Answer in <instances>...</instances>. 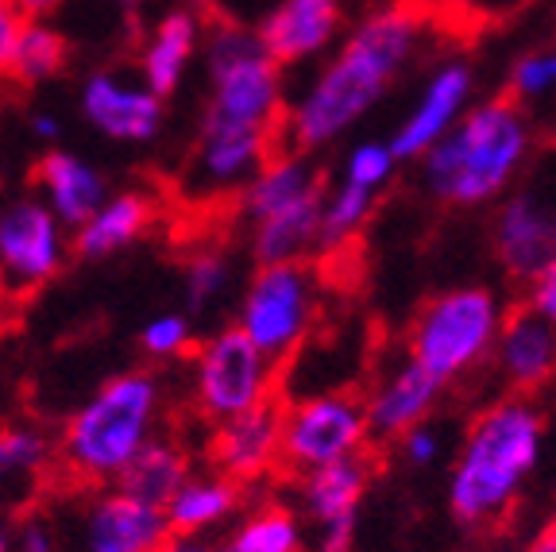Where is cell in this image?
<instances>
[{
  "label": "cell",
  "mask_w": 556,
  "mask_h": 552,
  "mask_svg": "<svg viewBox=\"0 0 556 552\" xmlns=\"http://www.w3.org/2000/svg\"><path fill=\"white\" fill-rule=\"evenodd\" d=\"M243 502V487L225 472H190L174 499L166 502V522H170L174 537H205L208 529H220L228 518H236V510Z\"/></svg>",
  "instance_id": "obj_25"
},
{
  "label": "cell",
  "mask_w": 556,
  "mask_h": 552,
  "mask_svg": "<svg viewBox=\"0 0 556 552\" xmlns=\"http://www.w3.org/2000/svg\"><path fill=\"white\" fill-rule=\"evenodd\" d=\"M495 260L514 283H530L556 255V155H545L495 209Z\"/></svg>",
  "instance_id": "obj_11"
},
{
  "label": "cell",
  "mask_w": 556,
  "mask_h": 552,
  "mask_svg": "<svg viewBox=\"0 0 556 552\" xmlns=\"http://www.w3.org/2000/svg\"><path fill=\"white\" fill-rule=\"evenodd\" d=\"M371 440L364 398L348 390H309L282 406V464L298 475L364 456Z\"/></svg>",
  "instance_id": "obj_10"
},
{
  "label": "cell",
  "mask_w": 556,
  "mask_h": 552,
  "mask_svg": "<svg viewBox=\"0 0 556 552\" xmlns=\"http://www.w3.org/2000/svg\"><path fill=\"white\" fill-rule=\"evenodd\" d=\"M74 541L78 552H163L174 541V529L163 506L113 484L81 502Z\"/></svg>",
  "instance_id": "obj_14"
},
{
  "label": "cell",
  "mask_w": 556,
  "mask_h": 552,
  "mask_svg": "<svg viewBox=\"0 0 556 552\" xmlns=\"http://www.w3.org/2000/svg\"><path fill=\"white\" fill-rule=\"evenodd\" d=\"M205 51V24L193 9L178 4L166 9L163 16L151 24V32L139 43L136 74L155 89L159 97H170L190 74L193 59Z\"/></svg>",
  "instance_id": "obj_21"
},
{
  "label": "cell",
  "mask_w": 556,
  "mask_h": 552,
  "mask_svg": "<svg viewBox=\"0 0 556 552\" xmlns=\"http://www.w3.org/2000/svg\"><path fill=\"white\" fill-rule=\"evenodd\" d=\"M236 283V267L232 260H228L220 248H201L193 251L190 260H186L182 267V293H186V310L193 313V317H201V313L217 310L220 302L228 298V290H232Z\"/></svg>",
  "instance_id": "obj_31"
},
{
  "label": "cell",
  "mask_w": 556,
  "mask_h": 552,
  "mask_svg": "<svg viewBox=\"0 0 556 552\" xmlns=\"http://www.w3.org/2000/svg\"><path fill=\"white\" fill-rule=\"evenodd\" d=\"M4 321H9V310H4V298H0V328H4Z\"/></svg>",
  "instance_id": "obj_45"
},
{
  "label": "cell",
  "mask_w": 556,
  "mask_h": 552,
  "mask_svg": "<svg viewBox=\"0 0 556 552\" xmlns=\"http://www.w3.org/2000/svg\"><path fill=\"white\" fill-rule=\"evenodd\" d=\"M506 325L503 298L486 286H452L421 305L406 352L444 387L460 382L495 355Z\"/></svg>",
  "instance_id": "obj_6"
},
{
  "label": "cell",
  "mask_w": 556,
  "mask_h": 552,
  "mask_svg": "<svg viewBox=\"0 0 556 552\" xmlns=\"http://www.w3.org/2000/svg\"><path fill=\"white\" fill-rule=\"evenodd\" d=\"M78 109L97 136L113 143H151L166 121V97H159L139 74L124 70H93L81 81Z\"/></svg>",
  "instance_id": "obj_15"
},
{
  "label": "cell",
  "mask_w": 556,
  "mask_h": 552,
  "mask_svg": "<svg viewBox=\"0 0 556 552\" xmlns=\"http://www.w3.org/2000/svg\"><path fill=\"white\" fill-rule=\"evenodd\" d=\"M59 456V440L31 422L0 425V502H16L39 484V475Z\"/></svg>",
  "instance_id": "obj_26"
},
{
  "label": "cell",
  "mask_w": 556,
  "mask_h": 552,
  "mask_svg": "<svg viewBox=\"0 0 556 552\" xmlns=\"http://www.w3.org/2000/svg\"><path fill=\"white\" fill-rule=\"evenodd\" d=\"M31 186L43 193L47 205L59 213L62 225L74 233L104 205L109 198V181L97 171L89 159H81L78 151H66V147H47L39 163H35Z\"/></svg>",
  "instance_id": "obj_22"
},
{
  "label": "cell",
  "mask_w": 556,
  "mask_h": 552,
  "mask_svg": "<svg viewBox=\"0 0 556 552\" xmlns=\"http://www.w3.org/2000/svg\"><path fill=\"white\" fill-rule=\"evenodd\" d=\"M205 116L201 124L278 131L287 109L282 62L263 47L260 32L220 24L205 35ZM282 136V131H278Z\"/></svg>",
  "instance_id": "obj_5"
},
{
  "label": "cell",
  "mask_w": 556,
  "mask_h": 552,
  "mask_svg": "<svg viewBox=\"0 0 556 552\" xmlns=\"http://www.w3.org/2000/svg\"><path fill=\"white\" fill-rule=\"evenodd\" d=\"M394 444H399L402 460H406L409 467H433L437 460H441V449H444L441 432H437L429 422H421V425H414L409 432H402Z\"/></svg>",
  "instance_id": "obj_35"
},
{
  "label": "cell",
  "mask_w": 556,
  "mask_h": 552,
  "mask_svg": "<svg viewBox=\"0 0 556 552\" xmlns=\"http://www.w3.org/2000/svg\"><path fill=\"white\" fill-rule=\"evenodd\" d=\"M556 93V47H538L514 59L510 66V97L518 104L545 101Z\"/></svg>",
  "instance_id": "obj_34"
},
{
  "label": "cell",
  "mask_w": 556,
  "mask_h": 552,
  "mask_svg": "<svg viewBox=\"0 0 556 552\" xmlns=\"http://www.w3.org/2000/svg\"><path fill=\"white\" fill-rule=\"evenodd\" d=\"M74 233L35 186H0V275L9 298H27L62 275Z\"/></svg>",
  "instance_id": "obj_9"
},
{
  "label": "cell",
  "mask_w": 556,
  "mask_h": 552,
  "mask_svg": "<svg viewBox=\"0 0 556 552\" xmlns=\"http://www.w3.org/2000/svg\"><path fill=\"white\" fill-rule=\"evenodd\" d=\"M325 201V186L317 166L309 163L305 151H278L260 174H255L243 193L236 198V209L248 225H260V221H270V216L282 213H298V209L321 205Z\"/></svg>",
  "instance_id": "obj_19"
},
{
  "label": "cell",
  "mask_w": 556,
  "mask_h": 552,
  "mask_svg": "<svg viewBox=\"0 0 556 552\" xmlns=\"http://www.w3.org/2000/svg\"><path fill=\"white\" fill-rule=\"evenodd\" d=\"M533 155V124L514 97L471 104L464 121L421 159V186L452 209L503 201Z\"/></svg>",
  "instance_id": "obj_2"
},
{
  "label": "cell",
  "mask_w": 556,
  "mask_h": 552,
  "mask_svg": "<svg viewBox=\"0 0 556 552\" xmlns=\"http://www.w3.org/2000/svg\"><path fill=\"white\" fill-rule=\"evenodd\" d=\"M541 437H545L541 414L521 394L486 406L471 422L448 472L452 518L468 529L495 526L538 467Z\"/></svg>",
  "instance_id": "obj_4"
},
{
  "label": "cell",
  "mask_w": 556,
  "mask_h": 552,
  "mask_svg": "<svg viewBox=\"0 0 556 552\" xmlns=\"http://www.w3.org/2000/svg\"><path fill=\"white\" fill-rule=\"evenodd\" d=\"M12 552H62L59 529L51 526L47 518H24L16 526V549Z\"/></svg>",
  "instance_id": "obj_38"
},
{
  "label": "cell",
  "mask_w": 556,
  "mask_h": 552,
  "mask_svg": "<svg viewBox=\"0 0 556 552\" xmlns=\"http://www.w3.org/2000/svg\"><path fill=\"white\" fill-rule=\"evenodd\" d=\"M375 201L379 193L364 190L356 181L340 178L332 190H325V209H321V251L344 248L352 236H359L367 228L375 213Z\"/></svg>",
  "instance_id": "obj_30"
},
{
  "label": "cell",
  "mask_w": 556,
  "mask_h": 552,
  "mask_svg": "<svg viewBox=\"0 0 556 552\" xmlns=\"http://www.w3.org/2000/svg\"><path fill=\"white\" fill-rule=\"evenodd\" d=\"M421 27H426L421 12L406 4L379 9L359 20L344 35L337 54H329L309 78V86L294 97L287 113V131H282L287 143L313 155L348 136L409 66L421 43Z\"/></svg>",
  "instance_id": "obj_1"
},
{
  "label": "cell",
  "mask_w": 556,
  "mask_h": 552,
  "mask_svg": "<svg viewBox=\"0 0 556 552\" xmlns=\"http://www.w3.org/2000/svg\"><path fill=\"white\" fill-rule=\"evenodd\" d=\"M367 487H371V467L364 456L302 475L298 514L305 526V552H352Z\"/></svg>",
  "instance_id": "obj_13"
},
{
  "label": "cell",
  "mask_w": 556,
  "mask_h": 552,
  "mask_svg": "<svg viewBox=\"0 0 556 552\" xmlns=\"http://www.w3.org/2000/svg\"><path fill=\"white\" fill-rule=\"evenodd\" d=\"M521 4H530V0H452V9H460L471 20H503Z\"/></svg>",
  "instance_id": "obj_39"
},
{
  "label": "cell",
  "mask_w": 556,
  "mask_h": 552,
  "mask_svg": "<svg viewBox=\"0 0 556 552\" xmlns=\"http://www.w3.org/2000/svg\"><path fill=\"white\" fill-rule=\"evenodd\" d=\"M16 549V526H12V518L0 510V552H12Z\"/></svg>",
  "instance_id": "obj_44"
},
{
  "label": "cell",
  "mask_w": 556,
  "mask_h": 552,
  "mask_svg": "<svg viewBox=\"0 0 556 552\" xmlns=\"http://www.w3.org/2000/svg\"><path fill=\"white\" fill-rule=\"evenodd\" d=\"M27 24V12L20 9V0H0V81L9 78L12 51H16V39Z\"/></svg>",
  "instance_id": "obj_37"
},
{
  "label": "cell",
  "mask_w": 556,
  "mask_h": 552,
  "mask_svg": "<svg viewBox=\"0 0 556 552\" xmlns=\"http://www.w3.org/2000/svg\"><path fill=\"white\" fill-rule=\"evenodd\" d=\"M0 298H9V293H4V275H0Z\"/></svg>",
  "instance_id": "obj_46"
},
{
  "label": "cell",
  "mask_w": 556,
  "mask_h": 552,
  "mask_svg": "<svg viewBox=\"0 0 556 552\" xmlns=\"http://www.w3.org/2000/svg\"><path fill=\"white\" fill-rule=\"evenodd\" d=\"M151 225H155V201L143 190L109 193L104 205L89 216L86 225L74 228V260H113V255L128 251L136 240H143Z\"/></svg>",
  "instance_id": "obj_24"
},
{
  "label": "cell",
  "mask_w": 556,
  "mask_h": 552,
  "mask_svg": "<svg viewBox=\"0 0 556 552\" xmlns=\"http://www.w3.org/2000/svg\"><path fill=\"white\" fill-rule=\"evenodd\" d=\"M282 66L321 59L340 35V0H278L255 27Z\"/></svg>",
  "instance_id": "obj_20"
},
{
  "label": "cell",
  "mask_w": 556,
  "mask_h": 552,
  "mask_svg": "<svg viewBox=\"0 0 556 552\" xmlns=\"http://www.w3.org/2000/svg\"><path fill=\"white\" fill-rule=\"evenodd\" d=\"M208 460L236 484L263 479L270 467L282 464V406L267 402L232 422H220L208 440Z\"/></svg>",
  "instance_id": "obj_18"
},
{
  "label": "cell",
  "mask_w": 556,
  "mask_h": 552,
  "mask_svg": "<svg viewBox=\"0 0 556 552\" xmlns=\"http://www.w3.org/2000/svg\"><path fill=\"white\" fill-rule=\"evenodd\" d=\"M163 406L166 379L155 367H131L104 379L62 425L59 464L78 484H121L131 460L159 437Z\"/></svg>",
  "instance_id": "obj_3"
},
{
  "label": "cell",
  "mask_w": 556,
  "mask_h": 552,
  "mask_svg": "<svg viewBox=\"0 0 556 552\" xmlns=\"http://www.w3.org/2000/svg\"><path fill=\"white\" fill-rule=\"evenodd\" d=\"M530 552H556V518L548 522L545 529H541L538 537H533V544H530Z\"/></svg>",
  "instance_id": "obj_42"
},
{
  "label": "cell",
  "mask_w": 556,
  "mask_h": 552,
  "mask_svg": "<svg viewBox=\"0 0 556 552\" xmlns=\"http://www.w3.org/2000/svg\"><path fill=\"white\" fill-rule=\"evenodd\" d=\"M278 360L243 337V328L225 325L198 340L190 363V398L205 422L220 425L275 402Z\"/></svg>",
  "instance_id": "obj_7"
},
{
  "label": "cell",
  "mask_w": 556,
  "mask_h": 552,
  "mask_svg": "<svg viewBox=\"0 0 556 552\" xmlns=\"http://www.w3.org/2000/svg\"><path fill=\"white\" fill-rule=\"evenodd\" d=\"M399 163L402 159L394 155L391 139H359V143L344 155L340 178L356 181V186H364V190L382 193V186L394 178V166Z\"/></svg>",
  "instance_id": "obj_33"
},
{
  "label": "cell",
  "mask_w": 556,
  "mask_h": 552,
  "mask_svg": "<svg viewBox=\"0 0 556 552\" xmlns=\"http://www.w3.org/2000/svg\"><path fill=\"white\" fill-rule=\"evenodd\" d=\"M27 128H31L35 139H43V143H59L62 139V121L54 113H47V109H35L27 116Z\"/></svg>",
  "instance_id": "obj_40"
},
{
  "label": "cell",
  "mask_w": 556,
  "mask_h": 552,
  "mask_svg": "<svg viewBox=\"0 0 556 552\" xmlns=\"http://www.w3.org/2000/svg\"><path fill=\"white\" fill-rule=\"evenodd\" d=\"M163 552H217V549H213L205 537H174Z\"/></svg>",
  "instance_id": "obj_41"
},
{
  "label": "cell",
  "mask_w": 556,
  "mask_h": 552,
  "mask_svg": "<svg viewBox=\"0 0 556 552\" xmlns=\"http://www.w3.org/2000/svg\"><path fill=\"white\" fill-rule=\"evenodd\" d=\"M217 552H305L302 514L287 506L252 510L232 534L225 537Z\"/></svg>",
  "instance_id": "obj_29"
},
{
  "label": "cell",
  "mask_w": 556,
  "mask_h": 552,
  "mask_svg": "<svg viewBox=\"0 0 556 552\" xmlns=\"http://www.w3.org/2000/svg\"><path fill=\"white\" fill-rule=\"evenodd\" d=\"M186 479H190V456H186V449L182 444H174L170 437H155L148 449L131 460V467L121 475V484L116 487H124V491H131L143 502L166 506Z\"/></svg>",
  "instance_id": "obj_27"
},
{
  "label": "cell",
  "mask_w": 556,
  "mask_h": 552,
  "mask_svg": "<svg viewBox=\"0 0 556 552\" xmlns=\"http://www.w3.org/2000/svg\"><path fill=\"white\" fill-rule=\"evenodd\" d=\"M70 62V43L66 35L51 24L47 16H27L24 32L16 39V51H12L9 81L31 89L43 86V81L59 78Z\"/></svg>",
  "instance_id": "obj_28"
},
{
  "label": "cell",
  "mask_w": 556,
  "mask_h": 552,
  "mask_svg": "<svg viewBox=\"0 0 556 552\" xmlns=\"http://www.w3.org/2000/svg\"><path fill=\"white\" fill-rule=\"evenodd\" d=\"M444 394V382L406 352V360L391 363L379 379L367 390L364 406H367V422H371V437L375 440H399L402 432H409L414 425L429 422V414L437 410Z\"/></svg>",
  "instance_id": "obj_17"
},
{
  "label": "cell",
  "mask_w": 556,
  "mask_h": 552,
  "mask_svg": "<svg viewBox=\"0 0 556 552\" xmlns=\"http://www.w3.org/2000/svg\"><path fill=\"white\" fill-rule=\"evenodd\" d=\"M526 305L556 325V255L526 283Z\"/></svg>",
  "instance_id": "obj_36"
},
{
  "label": "cell",
  "mask_w": 556,
  "mask_h": 552,
  "mask_svg": "<svg viewBox=\"0 0 556 552\" xmlns=\"http://www.w3.org/2000/svg\"><path fill=\"white\" fill-rule=\"evenodd\" d=\"M471 93H476V74L464 59H444L429 70V78L417 89L409 113L394 128L391 147L402 163H421V159L448 136L464 113L471 109Z\"/></svg>",
  "instance_id": "obj_16"
},
{
  "label": "cell",
  "mask_w": 556,
  "mask_h": 552,
  "mask_svg": "<svg viewBox=\"0 0 556 552\" xmlns=\"http://www.w3.org/2000/svg\"><path fill=\"white\" fill-rule=\"evenodd\" d=\"M62 0H20V9L27 12V16H51V12H59Z\"/></svg>",
  "instance_id": "obj_43"
},
{
  "label": "cell",
  "mask_w": 556,
  "mask_h": 552,
  "mask_svg": "<svg viewBox=\"0 0 556 552\" xmlns=\"http://www.w3.org/2000/svg\"><path fill=\"white\" fill-rule=\"evenodd\" d=\"M495 363L498 379L514 390H538L545 382L556 379V325L545 321L541 313H533L530 305L518 313H506V325L498 333L495 344Z\"/></svg>",
  "instance_id": "obj_23"
},
{
  "label": "cell",
  "mask_w": 556,
  "mask_h": 552,
  "mask_svg": "<svg viewBox=\"0 0 556 552\" xmlns=\"http://www.w3.org/2000/svg\"><path fill=\"white\" fill-rule=\"evenodd\" d=\"M278 131L225 128V124H201L186 166V193L193 201L240 198L243 186L278 155Z\"/></svg>",
  "instance_id": "obj_12"
},
{
  "label": "cell",
  "mask_w": 556,
  "mask_h": 552,
  "mask_svg": "<svg viewBox=\"0 0 556 552\" xmlns=\"http://www.w3.org/2000/svg\"><path fill=\"white\" fill-rule=\"evenodd\" d=\"M198 348L193 337V313L190 310H166L155 313L148 325L139 328V352L148 355L151 363H174L190 355Z\"/></svg>",
  "instance_id": "obj_32"
},
{
  "label": "cell",
  "mask_w": 556,
  "mask_h": 552,
  "mask_svg": "<svg viewBox=\"0 0 556 552\" xmlns=\"http://www.w3.org/2000/svg\"><path fill=\"white\" fill-rule=\"evenodd\" d=\"M321 313V286L309 263H260L236 302V328L260 344L270 360L302 352Z\"/></svg>",
  "instance_id": "obj_8"
}]
</instances>
